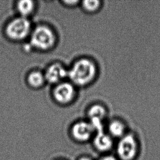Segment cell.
<instances>
[{
	"mask_svg": "<svg viewBox=\"0 0 160 160\" xmlns=\"http://www.w3.org/2000/svg\"><path fill=\"white\" fill-rule=\"evenodd\" d=\"M98 74V67L95 61L83 58L74 63L68 71V77L74 85L86 87L95 80Z\"/></svg>",
	"mask_w": 160,
	"mask_h": 160,
	"instance_id": "cell-1",
	"label": "cell"
},
{
	"mask_svg": "<svg viewBox=\"0 0 160 160\" xmlns=\"http://www.w3.org/2000/svg\"><path fill=\"white\" fill-rule=\"evenodd\" d=\"M139 144L133 133L128 132L118 139L116 145V157L119 160H135L139 152Z\"/></svg>",
	"mask_w": 160,
	"mask_h": 160,
	"instance_id": "cell-2",
	"label": "cell"
},
{
	"mask_svg": "<svg viewBox=\"0 0 160 160\" xmlns=\"http://www.w3.org/2000/svg\"><path fill=\"white\" fill-rule=\"evenodd\" d=\"M56 36L53 31L47 26H37L31 35L30 44L40 50H48L54 46Z\"/></svg>",
	"mask_w": 160,
	"mask_h": 160,
	"instance_id": "cell-3",
	"label": "cell"
},
{
	"mask_svg": "<svg viewBox=\"0 0 160 160\" xmlns=\"http://www.w3.org/2000/svg\"><path fill=\"white\" fill-rule=\"evenodd\" d=\"M31 26L26 18H15L12 20L6 27V33L10 39L20 41L25 38L30 33Z\"/></svg>",
	"mask_w": 160,
	"mask_h": 160,
	"instance_id": "cell-4",
	"label": "cell"
},
{
	"mask_svg": "<svg viewBox=\"0 0 160 160\" xmlns=\"http://www.w3.org/2000/svg\"><path fill=\"white\" fill-rule=\"evenodd\" d=\"M95 133L94 128L88 121H78L73 124L70 134L73 140L78 143H86L92 139Z\"/></svg>",
	"mask_w": 160,
	"mask_h": 160,
	"instance_id": "cell-5",
	"label": "cell"
},
{
	"mask_svg": "<svg viewBox=\"0 0 160 160\" xmlns=\"http://www.w3.org/2000/svg\"><path fill=\"white\" fill-rule=\"evenodd\" d=\"M108 114V110L103 104L95 103L89 107L87 115L88 121L93 126L96 132L104 131L103 121Z\"/></svg>",
	"mask_w": 160,
	"mask_h": 160,
	"instance_id": "cell-6",
	"label": "cell"
},
{
	"mask_svg": "<svg viewBox=\"0 0 160 160\" xmlns=\"http://www.w3.org/2000/svg\"><path fill=\"white\" fill-rule=\"evenodd\" d=\"M76 95L74 85L70 82H61L53 91L55 100L61 104H67L74 100Z\"/></svg>",
	"mask_w": 160,
	"mask_h": 160,
	"instance_id": "cell-7",
	"label": "cell"
},
{
	"mask_svg": "<svg viewBox=\"0 0 160 160\" xmlns=\"http://www.w3.org/2000/svg\"><path fill=\"white\" fill-rule=\"evenodd\" d=\"M114 139L107 132L102 131L96 132L92 140L93 147L97 151L107 154L114 146Z\"/></svg>",
	"mask_w": 160,
	"mask_h": 160,
	"instance_id": "cell-8",
	"label": "cell"
},
{
	"mask_svg": "<svg viewBox=\"0 0 160 160\" xmlns=\"http://www.w3.org/2000/svg\"><path fill=\"white\" fill-rule=\"evenodd\" d=\"M45 74V81L51 84H56L68 77V71L60 63H54L48 67Z\"/></svg>",
	"mask_w": 160,
	"mask_h": 160,
	"instance_id": "cell-9",
	"label": "cell"
},
{
	"mask_svg": "<svg viewBox=\"0 0 160 160\" xmlns=\"http://www.w3.org/2000/svg\"><path fill=\"white\" fill-rule=\"evenodd\" d=\"M108 133L114 139L122 138L127 133L125 123L120 119H115L109 122L107 127Z\"/></svg>",
	"mask_w": 160,
	"mask_h": 160,
	"instance_id": "cell-10",
	"label": "cell"
},
{
	"mask_svg": "<svg viewBox=\"0 0 160 160\" xmlns=\"http://www.w3.org/2000/svg\"><path fill=\"white\" fill-rule=\"evenodd\" d=\"M17 9L22 17L26 18L33 13L35 4L33 1L24 0L18 2Z\"/></svg>",
	"mask_w": 160,
	"mask_h": 160,
	"instance_id": "cell-11",
	"label": "cell"
},
{
	"mask_svg": "<svg viewBox=\"0 0 160 160\" xmlns=\"http://www.w3.org/2000/svg\"><path fill=\"white\" fill-rule=\"evenodd\" d=\"M29 84L31 87L38 88L42 87L45 82V74L39 71H34L29 74L28 77Z\"/></svg>",
	"mask_w": 160,
	"mask_h": 160,
	"instance_id": "cell-12",
	"label": "cell"
},
{
	"mask_svg": "<svg viewBox=\"0 0 160 160\" xmlns=\"http://www.w3.org/2000/svg\"><path fill=\"white\" fill-rule=\"evenodd\" d=\"M81 3L83 10L87 13L91 14L98 12L102 6V1L98 0L83 1Z\"/></svg>",
	"mask_w": 160,
	"mask_h": 160,
	"instance_id": "cell-13",
	"label": "cell"
},
{
	"mask_svg": "<svg viewBox=\"0 0 160 160\" xmlns=\"http://www.w3.org/2000/svg\"><path fill=\"white\" fill-rule=\"evenodd\" d=\"M98 160H119L117 157L110 154H105Z\"/></svg>",
	"mask_w": 160,
	"mask_h": 160,
	"instance_id": "cell-14",
	"label": "cell"
},
{
	"mask_svg": "<svg viewBox=\"0 0 160 160\" xmlns=\"http://www.w3.org/2000/svg\"><path fill=\"white\" fill-rule=\"evenodd\" d=\"M79 1H65V3L70 6H75L77 3H78Z\"/></svg>",
	"mask_w": 160,
	"mask_h": 160,
	"instance_id": "cell-15",
	"label": "cell"
},
{
	"mask_svg": "<svg viewBox=\"0 0 160 160\" xmlns=\"http://www.w3.org/2000/svg\"><path fill=\"white\" fill-rule=\"evenodd\" d=\"M77 160H93L92 158H91L90 157L87 156H83L80 157L77 159Z\"/></svg>",
	"mask_w": 160,
	"mask_h": 160,
	"instance_id": "cell-16",
	"label": "cell"
},
{
	"mask_svg": "<svg viewBox=\"0 0 160 160\" xmlns=\"http://www.w3.org/2000/svg\"></svg>",
	"mask_w": 160,
	"mask_h": 160,
	"instance_id": "cell-17",
	"label": "cell"
}]
</instances>
